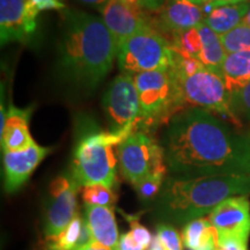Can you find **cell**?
Here are the masks:
<instances>
[{
  "instance_id": "6da1fadb",
  "label": "cell",
  "mask_w": 250,
  "mask_h": 250,
  "mask_svg": "<svg viewBox=\"0 0 250 250\" xmlns=\"http://www.w3.org/2000/svg\"><path fill=\"white\" fill-rule=\"evenodd\" d=\"M161 146L174 176L250 175V132H236L205 109L175 115Z\"/></svg>"
},
{
  "instance_id": "7a4b0ae2",
  "label": "cell",
  "mask_w": 250,
  "mask_h": 250,
  "mask_svg": "<svg viewBox=\"0 0 250 250\" xmlns=\"http://www.w3.org/2000/svg\"><path fill=\"white\" fill-rule=\"evenodd\" d=\"M117 44L102 18L70 9L64 13L58 43V73L80 90L92 92L107 77Z\"/></svg>"
},
{
  "instance_id": "3957f363",
  "label": "cell",
  "mask_w": 250,
  "mask_h": 250,
  "mask_svg": "<svg viewBox=\"0 0 250 250\" xmlns=\"http://www.w3.org/2000/svg\"><path fill=\"white\" fill-rule=\"evenodd\" d=\"M248 195L250 175H169L153 202V214L160 224L184 226L210 214L229 197Z\"/></svg>"
},
{
  "instance_id": "277c9868",
  "label": "cell",
  "mask_w": 250,
  "mask_h": 250,
  "mask_svg": "<svg viewBox=\"0 0 250 250\" xmlns=\"http://www.w3.org/2000/svg\"><path fill=\"white\" fill-rule=\"evenodd\" d=\"M83 126L74 147L70 173L80 187L102 184L112 189L117 181L118 147L131 132L104 131L89 122Z\"/></svg>"
},
{
  "instance_id": "5b68a950",
  "label": "cell",
  "mask_w": 250,
  "mask_h": 250,
  "mask_svg": "<svg viewBox=\"0 0 250 250\" xmlns=\"http://www.w3.org/2000/svg\"><path fill=\"white\" fill-rule=\"evenodd\" d=\"M139 98V117L136 131L148 132L184 107L179 86L170 67L143 72L134 76Z\"/></svg>"
},
{
  "instance_id": "8992f818",
  "label": "cell",
  "mask_w": 250,
  "mask_h": 250,
  "mask_svg": "<svg viewBox=\"0 0 250 250\" xmlns=\"http://www.w3.org/2000/svg\"><path fill=\"white\" fill-rule=\"evenodd\" d=\"M171 56V43L148 26L122 43L117 51V62L122 73L136 76L143 72L168 67Z\"/></svg>"
},
{
  "instance_id": "52a82bcc",
  "label": "cell",
  "mask_w": 250,
  "mask_h": 250,
  "mask_svg": "<svg viewBox=\"0 0 250 250\" xmlns=\"http://www.w3.org/2000/svg\"><path fill=\"white\" fill-rule=\"evenodd\" d=\"M174 77L184 105L189 104L193 108L224 115L239 124V118L230 108V94L223 77L205 66L189 77H176L175 74Z\"/></svg>"
},
{
  "instance_id": "ba28073f",
  "label": "cell",
  "mask_w": 250,
  "mask_h": 250,
  "mask_svg": "<svg viewBox=\"0 0 250 250\" xmlns=\"http://www.w3.org/2000/svg\"><path fill=\"white\" fill-rule=\"evenodd\" d=\"M118 165L124 179L133 187L155 170L167 167L162 146L144 131H133L122 142Z\"/></svg>"
},
{
  "instance_id": "9c48e42d",
  "label": "cell",
  "mask_w": 250,
  "mask_h": 250,
  "mask_svg": "<svg viewBox=\"0 0 250 250\" xmlns=\"http://www.w3.org/2000/svg\"><path fill=\"white\" fill-rule=\"evenodd\" d=\"M111 131H136L139 117V98L134 76L121 73L109 85L102 100Z\"/></svg>"
},
{
  "instance_id": "30bf717a",
  "label": "cell",
  "mask_w": 250,
  "mask_h": 250,
  "mask_svg": "<svg viewBox=\"0 0 250 250\" xmlns=\"http://www.w3.org/2000/svg\"><path fill=\"white\" fill-rule=\"evenodd\" d=\"M171 46L180 55L197 59L206 68L223 77L221 68L227 54L220 36L204 21L191 29L174 34Z\"/></svg>"
},
{
  "instance_id": "8fae6325",
  "label": "cell",
  "mask_w": 250,
  "mask_h": 250,
  "mask_svg": "<svg viewBox=\"0 0 250 250\" xmlns=\"http://www.w3.org/2000/svg\"><path fill=\"white\" fill-rule=\"evenodd\" d=\"M79 189L80 184L71 173L59 175L50 184L44 220L46 241L58 236L78 214Z\"/></svg>"
},
{
  "instance_id": "7c38bea8",
  "label": "cell",
  "mask_w": 250,
  "mask_h": 250,
  "mask_svg": "<svg viewBox=\"0 0 250 250\" xmlns=\"http://www.w3.org/2000/svg\"><path fill=\"white\" fill-rule=\"evenodd\" d=\"M219 237H234L248 243L250 202L248 196H233L221 202L208 214Z\"/></svg>"
},
{
  "instance_id": "4fadbf2b",
  "label": "cell",
  "mask_w": 250,
  "mask_h": 250,
  "mask_svg": "<svg viewBox=\"0 0 250 250\" xmlns=\"http://www.w3.org/2000/svg\"><path fill=\"white\" fill-rule=\"evenodd\" d=\"M50 152V147H43L37 144L23 151L2 152L6 191L11 193L20 189Z\"/></svg>"
},
{
  "instance_id": "5bb4252c",
  "label": "cell",
  "mask_w": 250,
  "mask_h": 250,
  "mask_svg": "<svg viewBox=\"0 0 250 250\" xmlns=\"http://www.w3.org/2000/svg\"><path fill=\"white\" fill-rule=\"evenodd\" d=\"M140 9L142 8L130 7L121 0H110L103 8L102 19L114 37L117 48L130 36L151 26Z\"/></svg>"
},
{
  "instance_id": "9a60e30c",
  "label": "cell",
  "mask_w": 250,
  "mask_h": 250,
  "mask_svg": "<svg viewBox=\"0 0 250 250\" xmlns=\"http://www.w3.org/2000/svg\"><path fill=\"white\" fill-rule=\"evenodd\" d=\"M204 18L201 6L188 0H166L164 7L158 12L156 26L174 35L198 26Z\"/></svg>"
},
{
  "instance_id": "2e32d148",
  "label": "cell",
  "mask_w": 250,
  "mask_h": 250,
  "mask_svg": "<svg viewBox=\"0 0 250 250\" xmlns=\"http://www.w3.org/2000/svg\"><path fill=\"white\" fill-rule=\"evenodd\" d=\"M27 0H0V40L1 44L24 42L35 33L28 22Z\"/></svg>"
},
{
  "instance_id": "e0dca14e",
  "label": "cell",
  "mask_w": 250,
  "mask_h": 250,
  "mask_svg": "<svg viewBox=\"0 0 250 250\" xmlns=\"http://www.w3.org/2000/svg\"><path fill=\"white\" fill-rule=\"evenodd\" d=\"M34 108L9 107L6 114L5 125L1 131V148L2 152L23 151L35 145L33 137L29 132V121Z\"/></svg>"
},
{
  "instance_id": "ac0fdd59",
  "label": "cell",
  "mask_w": 250,
  "mask_h": 250,
  "mask_svg": "<svg viewBox=\"0 0 250 250\" xmlns=\"http://www.w3.org/2000/svg\"><path fill=\"white\" fill-rule=\"evenodd\" d=\"M94 241L102 243L110 250H120V237L114 208L108 206L86 205L83 213Z\"/></svg>"
},
{
  "instance_id": "d6986e66",
  "label": "cell",
  "mask_w": 250,
  "mask_h": 250,
  "mask_svg": "<svg viewBox=\"0 0 250 250\" xmlns=\"http://www.w3.org/2000/svg\"><path fill=\"white\" fill-rule=\"evenodd\" d=\"M182 242L188 250H218L219 235L210 218L203 217L184 225Z\"/></svg>"
},
{
  "instance_id": "ffe728a7",
  "label": "cell",
  "mask_w": 250,
  "mask_h": 250,
  "mask_svg": "<svg viewBox=\"0 0 250 250\" xmlns=\"http://www.w3.org/2000/svg\"><path fill=\"white\" fill-rule=\"evenodd\" d=\"M249 8L250 0L240 2V4L218 6V7L211 8L210 12L205 13V18L203 21L215 34L221 36L240 26L246 14L248 13Z\"/></svg>"
},
{
  "instance_id": "44dd1931",
  "label": "cell",
  "mask_w": 250,
  "mask_h": 250,
  "mask_svg": "<svg viewBox=\"0 0 250 250\" xmlns=\"http://www.w3.org/2000/svg\"><path fill=\"white\" fill-rule=\"evenodd\" d=\"M221 73L229 94L243 88L250 83V51L227 55Z\"/></svg>"
},
{
  "instance_id": "7402d4cb",
  "label": "cell",
  "mask_w": 250,
  "mask_h": 250,
  "mask_svg": "<svg viewBox=\"0 0 250 250\" xmlns=\"http://www.w3.org/2000/svg\"><path fill=\"white\" fill-rule=\"evenodd\" d=\"M83 226H85V219L78 213L58 236L46 241L48 246L56 250H73L79 246Z\"/></svg>"
},
{
  "instance_id": "603a6c76",
  "label": "cell",
  "mask_w": 250,
  "mask_h": 250,
  "mask_svg": "<svg viewBox=\"0 0 250 250\" xmlns=\"http://www.w3.org/2000/svg\"><path fill=\"white\" fill-rule=\"evenodd\" d=\"M167 167L161 168V169L155 170L154 173L148 175L147 177H145L134 186V189H136V192L140 201L144 203H151L155 201L156 197L161 191L166 179H167Z\"/></svg>"
},
{
  "instance_id": "cb8c5ba5",
  "label": "cell",
  "mask_w": 250,
  "mask_h": 250,
  "mask_svg": "<svg viewBox=\"0 0 250 250\" xmlns=\"http://www.w3.org/2000/svg\"><path fill=\"white\" fill-rule=\"evenodd\" d=\"M221 43L227 55L250 51V27L241 23L220 36Z\"/></svg>"
},
{
  "instance_id": "d4e9b609",
  "label": "cell",
  "mask_w": 250,
  "mask_h": 250,
  "mask_svg": "<svg viewBox=\"0 0 250 250\" xmlns=\"http://www.w3.org/2000/svg\"><path fill=\"white\" fill-rule=\"evenodd\" d=\"M83 199L86 205L108 206V208H114L117 197L111 188L102 186V184H90V186L83 187Z\"/></svg>"
},
{
  "instance_id": "484cf974",
  "label": "cell",
  "mask_w": 250,
  "mask_h": 250,
  "mask_svg": "<svg viewBox=\"0 0 250 250\" xmlns=\"http://www.w3.org/2000/svg\"><path fill=\"white\" fill-rule=\"evenodd\" d=\"M65 8L62 0H27L26 14L28 22L36 29V19L43 11H62Z\"/></svg>"
},
{
  "instance_id": "4316f807",
  "label": "cell",
  "mask_w": 250,
  "mask_h": 250,
  "mask_svg": "<svg viewBox=\"0 0 250 250\" xmlns=\"http://www.w3.org/2000/svg\"><path fill=\"white\" fill-rule=\"evenodd\" d=\"M230 108L237 118H245L250 122V83L230 94Z\"/></svg>"
},
{
  "instance_id": "83f0119b",
  "label": "cell",
  "mask_w": 250,
  "mask_h": 250,
  "mask_svg": "<svg viewBox=\"0 0 250 250\" xmlns=\"http://www.w3.org/2000/svg\"><path fill=\"white\" fill-rule=\"evenodd\" d=\"M156 235L167 250H182V236L173 225L159 224L156 226Z\"/></svg>"
},
{
  "instance_id": "f1b7e54d",
  "label": "cell",
  "mask_w": 250,
  "mask_h": 250,
  "mask_svg": "<svg viewBox=\"0 0 250 250\" xmlns=\"http://www.w3.org/2000/svg\"><path fill=\"white\" fill-rule=\"evenodd\" d=\"M124 217L127 219L130 223V234L133 236L136 241H138L146 250L151 246L153 236L149 233V230L145 226H143L139 221V215H127L124 214Z\"/></svg>"
},
{
  "instance_id": "f546056e",
  "label": "cell",
  "mask_w": 250,
  "mask_h": 250,
  "mask_svg": "<svg viewBox=\"0 0 250 250\" xmlns=\"http://www.w3.org/2000/svg\"><path fill=\"white\" fill-rule=\"evenodd\" d=\"M218 250H248V243L234 237H219Z\"/></svg>"
},
{
  "instance_id": "4dcf8cb0",
  "label": "cell",
  "mask_w": 250,
  "mask_h": 250,
  "mask_svg": "<svg viewBox=\"0 0 250 250\" xmlns=\"http://www.w3.org/2000/svg\"><path fill=\"white\" fill-rule=\"evenodd\" d=\"M120 250H146L138 241L133 239L130 232L122 234L120 237Z\"/></svg>"
},
{
  "instance_id": "1f68e13d",
  "label": "cell",
  "mask_w": 250,
  "mask_h": 250,
  "mask_svg": "<svg viewBox=\"0 0 250 250\" xmlns=\"http://www.w3.org/2000/svg\"><path fill=\"white\" fill-rule=\"evenodd\" d=\"M166 0H139V7L151 12H159L164 7Z\"/></svg>"
},
{
  "instance_id": "d6a6232c",
  "label": "cell",
  "mask_w": 250,
  "mask_h": 250,
  "mask_svg": "<svg viewBox=\"0 0 250 250\" xmlns=\"http://www.w3.org/2000/svg\"><path fill=\"white\" fill-rule=\"evenodd\" d=\"M249 1V0H210L205 6L208 8H214L218 6H224V5H233V4H240V2Z\"/></svg>"
},
{
  "instance_id": "836d02e7",
  "label": "cell",
  "mask_w": 250,
  "mask_h": 250,
  "mask_svg": "<svg viewBox=\"0 0 250 250\" xmlns=\"http://www.w3.org/2000/svg\"><path fill=\"white\" fill-rule=\"evenodd\" d=\"M80 1L83 2V4H86L90 6V7L98 9L100 13H101L103 8L108 5V2L110 1V0H80Z\"/></svg>"
},
{
  "instance_id": "e575fe53",
  "label": "cell",
  "mask_w": 250,
  "mask_h": 250,
  "mask_svg": "<svg viewBox=\"0 0 250 250\" xmlns=\"http://www.w3.org/2000/svg\"><path fill=\"white\" fill-rule=\"evenodd\" d=\"M73 250H110V249H109L108 247L103 246L102 243L96 242L93 240V241L87 243V245L77 247V248H74Z\"/></svg>"
},
{
  "instance_id": "d590c367",
  "label": "cell",
  "mask_w": 250,
  "mask_h": 250,
  "mask_svg": "<svg viewBox=\"0 0 250 250\" xmlns=\"http://www.w3.org/2000/svg\"><path fill=\"white\" fill-rule=\"evenodd\" d=\"M147 250H167V248H166L164 243L161 242V240L159 239L158 235H155L153 237L151 246L148 247Z\"/></svg>"
},
{
  "instance_id": "8d00e7d4",
  "label": "cell",
  "mask_w": 250,
  "mask_h": 250,
  "mask_svg": "<svg viewBox=\"0 0 250 250\" xmlns=\"http://www.w3.org/2000/svg\"><path fill=\"white\" fill-rule=\"evenodd\" d=\"M122 2L125 5L130 6V7H134V8H140L139 7V0H121Z\"/></svg>"
},
{
  "instance_id": "74e56055",
  "label": "cell",
  "mask_w": 250,
  "mask_h": 250,
  "mask_svg": "<svg viewBox=\"0 0 250 250\" xmlns=\"http://www.w3.org/2000/svg\"><path fill=\"white\" fill-rule=\"evenodd\" d=\"M188 1L192 2V4H195L197 6H201V5H204L205 6L208 1H210V0H188Z\"/></svg>"
},
{
  "instance_id": "f35d334b",
  "label": "cell",
  "mask_w": 250,
  "mask_h": 250,
  "mask_svg": "<svg viewBox=\"0 0 250 250\" xmlns=\"http://www.w3.org/2000/svg\"><path fill=\"white\" fill-rule=\"evenodd\" d=\"M242 23H243V24H246V26H248V27H250V8H249L248 13H247V14H246V17H245V19H243Z\"/></svg>"
},
{
  "instance_id": "ab89813d",
  "label": "cell",
  "mask_w": 250,
  "mask_h": 250,
  "mask_svg": "<svg viewBox=\"0 0 250 250\" xmlns=\"http://www.w3.org/2000/svg\"><path fill=\"white\" fill-rule=\"evenodd\" d=\"M44 250H56V249L52 248V247H50V246H46V248Z\"/></svg>"
}]
</instances>
